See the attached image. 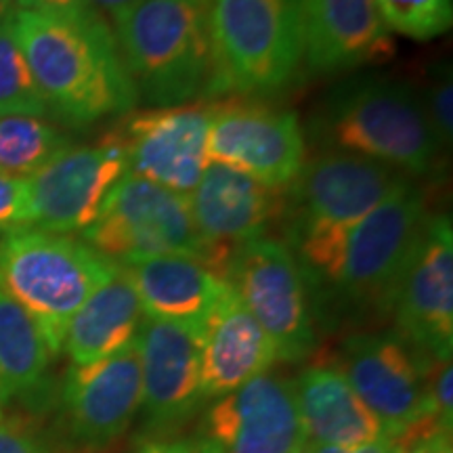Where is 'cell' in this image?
I'll return each mask as SVG.
<instances>
[{
    "instance_id": "obj_35",
    "label": "cell",
    "mask_w": 453,
    "mask_h": 453,
    "mask_svg": "<svg viewBox=\"0 0 453 453\" xmlns=\"http://www.w3.org/2000/svg\"><path fill=\"white\" fill-rule=\"evenodd\" d=\"M87 3V7L90 11H95V13L104 17V19H107V17H118L122 13L124 9L130 7V4L134 3V0H84Z\"/></svg>"
},
{
    "instance_id": "obj_19",
    "label": "cell",
    "mask_w": 453,
    "mask_h": 453,
    "mask_svg": "<svg viewBox=\"0 0 453 453\" xmlns=\"http://www.w3.org/2000/svg\"><path fill=\"white\" fill-rule=\"evenodd\" d=\"M396 47L373 0H304L303 64L313 73H342L395 57Z\"/></svg>"
},
{
    "instance_id": "obj_14",
    "label": "cell",
    "mask_w": 453,
    "mask_h": 453,
    "mask_svg": "<svg viewBox=\"0 0 453 453\" xmlns=\"http://www.w3.org/2000/svg\"><path fill=\"white\" fill-rule=\"evenodd\" d=\"M390 313L396 334L430 359L453 353V225L430 214L396 288Z\"/></svg>"
},
{
    "instance_id": "obj_12",
    "label": "cell",
    "mask_w": 453,
    "mask_h": 453,
    "mask_svg": "<svg viewBox=\"0 0 453 453\" xmlns=\"http://www.w3.org/2000/svg\"><path fill=\"white\" fill-rule=\"evenodd\" d=\"M128 174L120 130L113 127L95 145L65 147L27 179V225L49 234H82L99 217L113 185Z\"/></svg>"
},
{
    "instance_id": "obj_23",
    "label": "cell",
    "mask_w": 453,
    "mask_h": 453,
    "mask_svg": "<svg viewBox=\"0 0 453 453\" xmlns=\"http://www.w3.org/2000/svg\"><path fill=\"white\" fill-rule=\"evenodd\" d=\"M145 321L139 294L127 269L118 267L104 286L90 294L67 326L64 350L72 365L93 364L127 349Z\"/></svg>"
},
{
    "instance_id": "obj_25",
    "label": "cell",
    "mask_w": 453,
    "mask_h": 453,
    "mask_svg": "<svg viewBox=\"0 0 453 453\" xmlns=\"http://www.w3.org/2000/svg\"><path fill=\"white\" fill-rule=\"evenodd\" d=\"M65 147L70 139L44 118H0V174L4 177L30 179Z\"/></svg>"
},
{
    "instance_id": "obj_26",
    "label": "cell",
    "mask_w": 453,
    "mask_h": 453,
    "mask_svg": "<svg viewBox=\"0 0 453 453\" xmlns=\"http://www.w3.org/2000/svg\"><path fill=\"white\" fill-rule=\"evenodd\" d=\"M4 116H49L41 88L13 34L11 17L0 21V118Z\"/></svg>"
},
{
    "instance_id": "obj_30",
    "label": "cell",
    "mask_w": 453,
    "mask_h": 453,
    "mask_svg": "<svg viewBox=\"0 0 453 453\" xmlns=\"http://www.w3.org/2000/svg\"><path fill=\"white\" fill-rule=\"evenodd\" d=\"M0 453H50L44 441L21 420L0 418Z\"/></svg>"
},
{
    "instance_id": "obj_17",
    "label": "cell",
    "mask_w": 453,
    "mask_h": 453,
    "mask_svg": "<svg viewBox=\"0 0 453 453\" xmlns=\"http://www.w3.org/2000/svg\"><path fill=\"white\" fill-rule=\"evenodd\" d=\"M200 437L219 453H296L307 434L294 382L267 372L219 396L203 413Z\"/></svg>"
},
{
    "instance_id": "obj_27",
    "label": "cell",
    "mask_w": 453,
    "mask_h": 453,
    "mask_svg": "<svg viewBox=\"0 0 453 453\" xmlns=\"http://www.w3.org/2000/svg\"><path fill=\"white\" fill-rule=\"evenodd\" d=\"M388 32L413 41L443 36L453 24L451 0H373Z\"/></svg>"
},
{
    "instance_id": "obj_11",
    "label": "cell",
    "mask_w": 453,
    "mask_h": 453,
    "mask_svg": "<svg viewBox=\"0 0 453 453\" xmlns=\"http://www.w3.org/2000/svg\"><path fill=\"white\" fill-rule=\"evenodd\" d=\"M208 162L234 168L271 189L286 191L307 162L298 116L265 99L214 101Z\"/></svg>"
},
{
    "instance_id": "obj_2",
    "label": "cell",
    "mask_w": 453,
    "mask_h": 453,
    "mask_svg": "<svg viewBox=\"0 0 453 453\" xmlns=\"http://www.w3.org/2000/svg\"><path fill=\"white\" fill-rule=\"evenodd\" d=\"M428 217L426 191L407 179L361 219L344 235L326 273L309 286L317 321L390 313Z\"/></svg>"
},
{
    "instance_id": "obj_8",
    "label": "cell",
    "mask_w": 453,
    "mask_h": 453,
    "mask_svg": "<svg viewBox=\"0 0 453 453\" xmlns=\"http://www.w3.org/2000/svg\"><path fill=\"white\" fill-rule=\"evenodd\" d=\"M433 361L396 332H361L344 338L338 364L350 387L364 401L388 437L399 447L449 430L443 428L428 401V372Z\"/></svg>"
},
{
    "instance_id": "obj_16",
    "label": "cell",
    "mask_w": 453,
    "mask_h": 453,
    "mask_svg": "<svg viewBox=\"0 0 453 453\" xmlns=\"http://www.w3.org/2000/svg\"><path fill=\"white\" fill-rule=\"evenodd\" d=\"M202 327L145 317L137 336L143 380V430L166 437L206 403L202 390Z\"/></svg>"
},
{
    "instance_id": "obj_1",
    "label": "cell",
    "mask_w": 453,
    "mask_h": 453,
    "mask_svg": "<svg viewBox=\"0 0 453 453\" xmlns=\"http://www.w3.org/2000/svg\"><path fill=\"white\" fill-rule=\"evenodd\" d=\"M13 34L49 113L67 127L127 116L139 93L107 19L90 9L38 13L15 9Z\"/></svg>"
},
{
    "instance_id": "obj_38",
    "label": "cell",
    "mask_w": 453,
    "mask_h": 453,
    "mask_svg": "<svg viewBox=\"0 0 453 453\" xmlns=\"http://www.w3.org/2000/svg\"><path fill=\"white\" fill-rule=\"evenodd\" d=\"M0 418H3V401H0Z\"/></svg>"
},
{
    "instance_id": "obj_36",
    "label": "cell",
    "mask_w": 453,
    "mask_h": 453,
    "mask_svg": "<svg viewBox=\"0 0 453 453\" xmlns=\"http://www.w3.org/2000/svg\"><path fill=\"white\" fill-rule=\"evenodd\" d=\"M13 3L15 0H0V21L9 19L13 15Z\"/></svg>"
},
{
    "instance_id": "obj_22",
    "label": "cell",
    "mask_w": 453,
    "mask_h": 453,
    "mask_svg": "<svg viewBox=\"0 0 453 453\" xmlns=\"http://www.w3.org/2000/svg\"><path fill=\"white\" fill-rule=\"evenodd\" d=\"M294 393L309 443L353 447L388 437L334 364L307 367L294 380Z\"/></svg>"
},
{
    "instance_id": "obj_7",
    "label": "cell",
    "mask_w": 453,
    "mask_h": 453,
    "mask_svg": "<svg viewBox=\"0 0 453 453\" xmlns=\"http://www.w3.org/2000/svg\"><path fill=\"white\" fill-rule=\"evenodd\" d=\"M304 0H212L214 72L208 97L267 99L303 65Z\"/></svg>"
},
{
    "instance_id": "obj_9",
    "label": "cell",
    "mask_w": 453,
    "mask_h": 453,
    "mask_svg": "<svg viewBox=\"0 0 453 453\" xmlns=\"http://www.w3.org/2000/svg\"><path fill=\"white\" fill-rule=\"evenodd\" d=\"M81 235L118 265L164 254L194 257L206 265L211 258L191 217L189 200L134 174H124L113 185L99 217Z\"/></svg>"
},
{
    "instance_id": "obj_31",
    "label": "cell",
    "mask_w": 453,
    "mask_h": 453,
    "mask_svg": "<svg viewBox=\"0 0 453 453\" xmlns=\"http://www.w3.org/2000/svg\"><path fill=\"white\" fill-rule=\"evenodd\" d=\"M133 453H219L206 439H170L160 441L154 439L151 443H145Z\"/></svg>"
},
{
    "instance_id": "obj_24",
    "label": "cell",
    "mask_w": 453,
    "mask_h": 453,
    "mask_svg": "<svg viewBox=\"0 0 453 453\" xmlns=\"http://www.w3.org/2000/svg\"><path fill=\"white\" fill-rule=\"evenodd\" d=\"M53 355L36 321L0 292V401L41 413L53 403Z\"/></svg>"
},
{
    "instance_id": "obj_3",
    "label": "cell",
    "mask_w": 453,
    "mask_h": 453,
    "mask_svg": "<svg viewBox=\"0 0 453 453\" xmlns=\"http://www.w3.org/2000/svg\"><path fill=\"white\" fill-rule=\"evenodd\" d=\"M309 134L319 151H344L395 168L403 177L433 173L443 154L420 95L390 76H357L317 107Z\"/></svg>"
},
{
    "instance_id": "obj_5",
    "label": "cell",
    "mask_w": 453,
    "mask_h": 453,
    "mask_svg": "<svg viewBox=\"0 0 453 453\" xmlns=\"http://www.w3.org/2000/svg\"><path fill=\"white\" fill-rule=\"evenodd\" d=\"M111 21L139 99L170 107L208 97L214 72L212 0H134Z\"/></svg>"
},
{
    "instance_id": "obj_21",
    "label": "cell",
    "mask_w": 453,
    "mask_h": 453,
    "mask_svg": "<svg viewBox=\"0 0 453 453\" xmlns=\"http://www.w3.org/2000/svg\"><path fill=\"white\" fill-rule=\"evenodd\" d=\"M139 294L145 317L202 327L226 290L225 277L183 254H164L122 265Z\"/></svg>"
},
{
    "instance_id": "obj_33",
    "label": "cell",
    "mask_w": 453,
    "mask_h": 453,
    "mask_svg": "<svg viewBox=\"0 0 453 453\" xmlns=\"http://www.w3.org/2000/svg\"><path fill=\"white\" fill-rule=\"evenodd\" d=\"M15 9L38 13H76L88 7L84 0H15Z\"/></svg>"
},
{
    "instance_id": "obj_37",
    "label": "cell",
    "mask_w": 453,
    "mask_h": 453,
    "mask_svg": "<svg viewBox=\"0 0 453 453\" xmlns=\"http://www.w3.org/2000/svg\"><path fill=\"white\" fill-rule=\"evenodd\" d=\"M296 453H309V449H307V443H304V447H300V449H298Z\"/></svg>"
},
{
    "instance_id": "obj_10",
    "label": "cell",
    "mask_w": 453,
    "mask_h": 453,
    "mask_svg": "<svg viewBox=\"0 0 453 453\" xmlns=\"http://www.w3.org/2000/svg\"><path fill=\"white\" fill-rule=\"evenodd\" d=\"M225 280L267 332L277 359L296 364L317 347V317L309 283L283 240L258 237L234 254Z\"/></svg>"
},
{
    "instance_id": "obj_32",
    "label": "cell",
    "mask_w": 453,
    "mask_h": 453,
    "mask_svg": "<svg viewBox=\"0 0 453 453\" xmlns=\"http://www.w3.org/2000/svg\"><path fill=\"white\" fill-rule=\"evenodd\" d=\"M309 453H399L401 447L396 443L395 437H382L372 443L353 445V447H336V445H321V443H309Z\"/></svg>"
},
{
    "instance_id": "obj_28",
    "label": "cell",
    "mask_w": 453,
    "mask_h": 453,
    "mask_svg": "<svg viewBox=\"0 0 453 453\" xmlns=\"http://www.w3.org/2000/svg\"><path fill=\"white\" fill-rule=\"evenodd\" d=\"M430 127L443 150L453 143V73L451 64H439L430 72L428 87L420 95Z\"/></svg>"
},
{
    "instance_id": "obj_4",
    "label": "cell",
    "mask_w": 453,
    "mask_h": 453,
    "mask_svg": "<svg viewBox=\"0 0 453 453\" xmlns=\"http://www.w3.org/2000/svg\"><path fill=\"white\" fill-rule=\"evenodd\" d=\"M407 177L370 157L319 151L283 191L280 226L311 286L326 273L344 235Z\"/></svg>"
},
{
    "instance_id": "obj_15",
    "label": "cell",
    "mask_w": 453,
    "mask_h": 453,
    "mask_svg": "<svg viewBox=\"0 0 453 453\" xmlns=\"http://www.w3.org/2000/svg\"><path fill=\"white\" fill-rule=\"evenodd\" d=\"M137 340L105 359L70 365L59 393L61 428L73 445L104 449L127 433L141 410Z\"/></svg>"
},
{
    "instance_id": "obj_6",
    "label": "cell",
    "mask_w": 453,
    "mask_h": 453,
    "mask_svg": "<svg viewBox=\"0 0 453 453\" xmlns=\"http://www.w3.org/2000/svg\"><path fill=\"white\" fill-rule=\"evenodd\" d=\"M118 267L78 237L34 226L0 231V292L36 321L53 359L72 317Z\"/></svg>"
},
{
    "instance_id": "obj_34",
    "label": "cell",
    "mask_w": 453,
    "mask_h": 453,
    "mask_svg": "<svg viewBox=\"0 0 453 453\" xmlns=\"http://www.w3.org/2000/svg\"><path fill=\"white\" fill-rule=\"evenodd\" d=\"M399 453H451V434L439 433L430 439L401 447Z\"/></svg>"
},
{
    "instance_id": "obj_20",
    "label": "cell",
    "mask_w": 453,
    "mask_h": 453,
    "mask_svg": "<svg viewBox=\"0 0 453 453\" xmlns=\"http://www.w3.org/2000/svg\"><path fill=\"white\" fill-rule=\"evenodd\" d=\"M275 361L277 350L267 332L243 307L234 288L226 286L202 332V390L206 401L234 393L260 373L271 372Z\"/></svg>"
},
{
    "instance_id": "obj_18",
    "label": "cell",
    "mask_w": 453,
    "mask_h": 453,
    "mask_svg": "<svg viewBox=\"0 0 453 453\" xmlns=\"http://www.w3.org/2000/svg\"><path fill=\"white\" fill-rule=\"evenodd\" d=\"M187 200L211 252L208 265L225 277L242 246L265 237L271 225L280 223L283 191L265 187L234 168L208 162Z\"/></svg>"
},
{
    "instance_id": "obj_13",
    "label": "cell",
    "mask_w": 453,
    "mask_h": 453,
    "mask_svg": "<svg viewBox=\"0 0 453 453\" xmlns=\"http://www.w3.org/2000/svg\"><path fill=\"white\" fill-rule=\"evenodd\" d=\"M214 101L130 111L118 124L128 174L189 196L208 166Z\"/></svg>"
},
{
    "instance_id": "obj_29",
    "label": "cell",
    "mask_w": 453,
    "mask_h": 453,
    "mask_svg": "<svg viewBox=\"0 0 453 453\" xmlns=\"http://www.w3.org/2000/svg\"><path fill=\"white\" fill-rule=\"evenodd\" d=\"M30 212V187L27 179L0 174V231L27 225Z\"/></svg>"
}]
</instances>
